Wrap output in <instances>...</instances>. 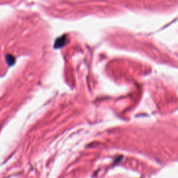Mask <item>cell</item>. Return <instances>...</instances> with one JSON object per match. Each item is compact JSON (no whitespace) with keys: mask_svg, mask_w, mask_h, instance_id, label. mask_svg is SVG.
I'll use <instances>...</instances> for the list:
<instances>
[{"mask_svg":"<svg viewBox=\"0 0 178 178\" xmlns=\"http://www.w3.org/2000/svg\"><path fill=\"white\" fill-rule=\"evenodd\" d=\"M6 61L9 65H12L14 63V58H13L11 55H7Z\"/></svg>","mask_w":178,"mask_h":178,"instance_id":"obj_1","label":"cell"}]
</instances>
